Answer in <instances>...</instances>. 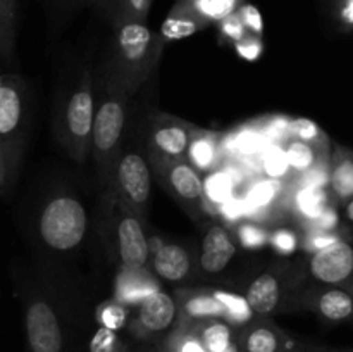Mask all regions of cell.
Returning a JSON list of instances; mask_svg holds the SVG:
<instances>
[{"instance_id":"35","label":"cell","mask_w":353,"mask_h":352,"mask_svg":"<svg viewBox=\"0 0 353 352\" xmlns=\"http://www.w3.org/2000/svg\"><path fill=\"white\" fill-rule=\"evenodd\" d=\"M240 238H241V242H243L245 247L255 248V247H261V245H264L265 235L261 228H255V226H252V224H247V226H243L240 230Z\"/></svg>"},{"instance_id":"22","label":"cell","mask_w":353,"mask_h":352,"mask_svg":"<svg viewBox=\"0 0 353 352\" xmlns=\"http://www.w3.org/2000/svg\"><path fill=\"white\" fill-rule=\"evenodd\" d=\"M286 159H288L290 168L296 169V171H309L312 169V166L316 164V154H314V148L310 147L307 141L296 140L290 144V147L286 148Z\"/></svg>"},{"instance_id":"33","label":"cell","mask_w":353,"mask_h":352,"mask_svg":"<svg viewBox=\"0 0 353 352\" xmlns=\"http://www.w3.org/2000/svg\"><path fill=\"white\" fill-rule=\"evenodd\" d=\"M124 320H126V316L119 306H107L100 314V321L107 330H117V328L123 326Z\"/></svg>"},{"instance_id":"30","label":"cell","mask_w":353,"mask_h":352,"mask_svg":"<svg viewBox=\"0 0 353 352\" xmlns=\"http://www.w3.org/2000/svg\"><path fill=\"white\" fill-rule=\"evenodd\" d=\"M234 145H236L238 152H241L245 155H250L259 152V148L262 147V138L255 131H243V133H240L236 137Z\"/></svg>"},{"instance_id":"26","label":"cell","mask_w":353,"mask_h":352,"mask_svg":"<svg viewBox=\"0 0 353 352\" xmlns=\"http://www.w3.org/2000/svg\"><path fill=\"white\" fill-rule=\"evenodd\" d=\"M190 157L199 166L200 169H207L212 166L214 159H216V148L214 144L207 138H196L190 147Z\"/></svg>"},{"instance_id":"21","label":"cell","mask_w":353,"mask_h":352,"mask_svg":"<svg viewBox=\"0 0 353 352\" xmlns=\"http://www.w3.org/2000/svg\"><path fill=\"white\" fill-rule=\"evenodd\" d=\"M155 141H157L161 150L168 152L171 155H178L188 145V137H186L185 130H181V128L168 126L155 133Z\"/></svg>"},{"instance_id":"37","label":"cell","mask_w":353,"mask_h":352,"mask_svg":"<svg viewBox=\"0 0 353 352\" xmlns=\"http://www.w3.org/2000/svg\"><path fill=\"white\" fill-rule=\"evenodd\" d=\"M223 213L228 219H238V217H241L243 214L250 213V207H248V202H245V200L231 197L226 202H223Z\"/></svg>"},{"instance_id":"23","label":"cell","mask_w":353,"mask_h":352,"mask_svg":"<svg viewBox=\"0 0 353 352\" xmlns=\"http://www.w3.org/2000/svg\"><path fill=\"white\" fill-rule=\"evenodd\" d=\"M203 190L212 202L223 204L233 197V179L226 173H214L205 179Z\"/></svg>"},{"instance_id":"10","label":"cell","mask_w":353,"mask_h":352,"mask_svg":"<svg viewBox=\"0 0 353 352\" xmlns=\"http://www.w3.org/2000/svg\"><path fill=\"white\" fill-rule=\"evenodd\" d=\"M155 269L162 278L178 282L190 271V257L179 245H164L155 254Z\"/></svg>"},{"instance_id":"13","label":"cell","mask_w":353,"mask_h":352,"mask_svg":"<svg viewBox=\"0 0 353 352\" xmlns=\"http://www.w3.org/2000/svg\"><path fill=\"white\" fill-rule=\"evenodd\" d=\"M69 130L76 137H85L90 133L93 124V100L90 93H74L68 106Z\"/></svg>"},{"instance_id":"1","label":"cell","mask_w":353,"mask_h":352,"mask_svg":"<svg viewBox=\"0 0 353 352\" xmlns=\"http://www.w3.org/2000/svg\"><path fill=\"white\" fill-rule=\"evenodd\" d=\"M86 230V214L81 204L69 197L55 199L45 207L40 221L43 240L50 247L65 251L81 242Z\"/></svg>"},{"instance_id":"11","label":"cell","mask_w":353,"mask_h":352,"mask_svg":"<svg viewBox=\"0 0 353 352\" xmlns=\"http://www.w3.org/2000/svg\"><path fill=\"white\" fill-rule=\"evenodd\" d=\"M247 302L252 313L269 314L276 309L279 302V285L274 276L262 275L250 285L247 293Z\"/></svg>"},{"instance_id":"34","label":"cell","mask_w":353,"mask_h":352,"mask_svg":"<svg viewBox=\"0 0 353 352\" xmlns=\"http://www.w3.org/2000/svg\"><path fill=\"white\" fill-rule=\"evenodd\" d=\"M241 23H243L245 28H250L254 33H261L264 24H262V16L254 6L247 3V6L241 7V16H240Z\"/></svg>"},{"instance_id":"5","label":"cell","mask_w":353,"mask_h":352,"mask_svg":"<svg viewBox=\"0 0 353 352\" xmlns=\"http://www.w3.org/2000/svg\"><path fill=\"white\" fill-rule=\"evenodd\" d=\"M119 179L124 192L133 202L143 204L150 193V175L143 159L137 154H130L121 161Z\"/></svg>"},{"instance_id":"36","label":"cell","mask_w":353,"mask_h":352,"mask_svg":"<svg viewBox=\"0 0 353 352\" xmlns=\"http://www.w3.org/2000/svg\"><path fill=\"white\" fill-rule=\"evenodd\" d=\"M272 244L283 254H292L296 248V237L290 230H279L272 237Z\"/></svg>"},{"instance_id":"18","label":"cell","mask_w":353,"mask_h":352,"mask_svg":"<svg viewBox=\"0 0 353 352\" xmlns=\"http://www.w3.org/2000/svg\"><path fill=\"white\" fill-rule=\"evenodd\" d=\"M296 202L300 213L314 221L327 209V195L319 186H305L296 197Z\"/></svg>"},{"instance_id":"44","label":"cell","mask_w":353,"mask_h":352,"mask_svg":"<svg viewBox=\"0 0 353 352\" xmlns=\"http://www.w3.org/2000/svg\"><path fill=\"white\" fill-rule=\"evenodd\" d=\"M176 352H207V351L202 345V342L196 340V338H188V340H185L181 345H179V349Z\"/></svg>"},{"instance_id":"3","label":"cell","mask_w":353,"mask_h":352,"mask_svg":"<svg viewBox=\"0 0 353 352\" xmlns=\"http://www.w3.org/2000/svg\"><path fill=\"white\" fill-rule=\"evenodd\" d=\"M176 316L174 300L164 292H152L141 300L140 323L150 333L168 330Z\"/></svg>"},{"instance_id":"14","label":"cell","mask_w":353,"mask_h":352,"mask_svg":"<svg viewBox=\"0 0 353 352\" xmlns=\"http://www.w3.org/2000/svg\"><path fill=\"white\" fill-rule=\"evenodd\" d=\"M150 38V30L143 24L137 23V21L123 24L119 31V45L123 48V54L130 61H138L147 54Z\"/></svg>"},{"instance_id":"7","label":"cell","mask_w":353,"mask_h":352,"mask_svg":"<svg viewBox=\"0 0 353 352\" xmlns=\"http://www.w3.org/2000/svg\"><path fill=\"white\" fill-rule=\"evenodd\" d=\"M234 255V245L223 228H212L203 240L202 268L209 273H217L228 266Z\"/></svg>"},{"instance_id":"31","label":"cell","mask_w":353,"mask_h":352,"mask_svg":"<svg viewBox=\"0 0 353 352\" xmlns=\"http://www.w3.org/2000/svg\"><path fill=\"white\" fill-rule=\"evenodd\" d=\"M292 130H293V133L299 137V140L307 141V144H309V141L317 140V138L321 137L317 124L314 123V121L305 119V117H302V119H296L295 123H293Z\"/></svg>"},{"instance_id":"47","label":"cell","mask_w":353,"mask_h":352,"mask_svg":"<svg viewBox=\"0 0 353 352\" xmlns=\"http://www.w3.org/2000/svg\"><path fill=\"white\" fill-rule=\"evenodd\" d=\"M224 352H240V351H238V347H236V345H234V344H231L230 347H228L226 351H224Z\"/></svg>"},{"instance_id":"2","label":"cell","mask_w":353,"mask_h":352,"mask_svg":"<svg viewBox=\"0 0 353 352\" xmlns=\"http://www.w3.org/2000/svg\"><path fill=\"white\" fill-rule=\"evenodd\" d=\"M310 273L330 285L347 282L353 275V247L348 242L338 240L319 248L310 261Z\"/></svg>"},{"instance_id":"42","label":"cell","mask_w":353,"mask_h":352,"mask_svg":"<svg viewBox=\"0 0 353 352\" xmlns=\"http://www.w3.org/2000/svg\"><path fill=\"white\" fill-rule=\"evenodd\" d=\"M338 240H340V238H338L336 235L330 233V231L319 230L316 235H314L312 238H310V245H312V247H316L317 251H319V248L326 247V245L333 244V242H338Z\"/></svg>"},{"instance_id":"46","label":"cell","mask_w":353,"mask_h":352,"mask_svg":"<svg viewBox=\"0 0 353 352\" xmlns=\"http://www.w3.org/2000/svg\"><path fill=\"white\" fill-rule=\"evenodd\" d=\"M290 352H330V351H323V349H299V347H295L293 351H290Z\"/></svg>"},{"instance_id":"25","label":"cell","mask_w":353,"mask_h":352,"mask_svg":"<svg viewBox=\"0 0 353 352\" xmlns=\"http://www.w3.org/2000/svg\"><path fill=\"white\" fill-rule=\"evenodd\" d=\"M279 185L274 179H264L252 186L248 193V207H265L278 195Z\"/></svg>"},{"instance_id":"6","label":"cell","mask_w":353,"mask_h":352,"mask_svg":"<svg viewBox=\"0 0 353 352\" xmlns=\"http://www.w3.org/2000/svg\"><path fill=\"white\" fill-rule=\"evenodd\" d=\"M124 114L123 107L117 102H107L100 107L97 113L95 124H93V135H95V145L100 150H109L119 138L123 131Z\"/></svg>"},{"instance_id":"15","label":"cell","mask_w":353,"mask_h":352,"mask_svg":"<svg viewBox=\"0 0 353 352\" xmlns=\"http://www.w3.org/2000/svg\"><path fill=\"white\" fill-rule=\"evenodd\" d=\"M200 26H202V23H200L199 16H196L195 9L178 7V9H174V14H171L164 21L161 33L168 40H181V38L196 33Z\"/></svg>"},{"instance_id":"48","label":"cell","mask_w":353,"mask_h":352,"mask_svg":"<svg viewBox=\"0 0 353 352\" xmlns=\"http://www.w3.org/2000/svg\"><path fill=\"white\" fill-rule=\"evenodd\" d=\"M347 352H353V351H347Z\"/></svg>"},{"instance_id":"29","label":"cell","mask_w":353,"mask_h":352,"mask_svg":"<svg viewBox=\"0 0 353 352\" xmlns=\"http://www.w3.org/2000/svg\"><path fill=\"white\" fill-rule=\"evenodd\" d=\"M199 10L200 14L212 19H224L233 14L234 0H200Z\"/></svg>"},{"instance_id":"20","label":"cell","mask_w":353,"mask_h":352,"mask_svg":"<svg viewBox=\"0 0 353 352\" xmlns=\"http://www.w3.org/2000/svg\"><path fill=\"white\" fill-rule=\"evenodd\" d=\"M221 306L224 307V314L230 317L234 323H247L252 317V309L248 306L247 299L236 295V293H228V292H216L214 293Z\"/></svg>"},{"instance_id":"4","label":"cell","mask_w":353,"mask_h":352,"mask_svg":"<svg viewBox=\"0 0 353 352\" xmlns=\"http://www.w3.org/2000/svg\"><path fill=\"white\" fill-rule=\"evenodd\" d=\"M117 235H119L121 259L124 266L131 269L141 268L147 262L148 244L140 223L134 217H126L121 221Z\"/></svg>"},{"instance_id":"17","label":"cell","mask_w":353,"mask_h":352,"mask_svg":"<svg viewBox=\"0 0 353 352\" xmlns=\"http://www.w3.org/2000/svg\"><path fill=\"white\" fill-rule=\"evenodd\" d=\"M171 183L176 192L185 197V199H196L203 192V185L199 176H196V173L186 164H179L172 168Z\"/></svg>"},{"instance_id":"12","label":"cell","mask_w":353,"mask_h":352,"mask_svg":"<svg viewBox=\"0 0 353 352\" xmlns=\"http://www.w3.org/2000/svg\"><path fill=\"white\" fill-rule=\"evenodd\" d=\"M295 349L292 342H285L272 328H252L241 340V352H290Z\"/></svg>"},{"instance_id":"45","label":"cell","mask_w":353,"mask_h":352,"mask_svg":"<svg viewBox=\"0 0 353 352\" xmlns=\"http://www.w3.org/2000/svg\"><path fill=\"white\" fill-rule=\"evenodd\" d=\"M345 216H347V219L350 221V223H353V199L347 202V207H345Z\"/></svg>"},{"instance_id":"8","label":"cell","mask_w":353,"mask_h":352,"mask_svg":"<svg viewBox=\"0 0 353 352\" xmlns=\"http://www.w3.org/2000/svg\"><path fill=\"white\" fill-rule=\"evenodd\" d=\"M317 311L321 316L331 323H341V321L353 317V293L343 289H331L321 293L317 299Z\"/></svg>"},{"instance_id":"39","label":"cell","mask_w":353,"mask_h":352,"mask_svg":"<svg viewBox=\"0 0 353 352\" xmlns=\"http://www.w3.org/2000/svg\"><path fill=\"white\" fill-rule=\"evenodd\" d=\"M236 48L238 52H240L241 57L248 59V61H254V59H257L259 54H261V43H259L255 38L243 37L241 40H238Z\"/></svg>"},{"instance_id":"32","label":"cell","mask_w":353,"mask_h":352,"mask_svg":"<svg viewBox=\"0 0 353 352\" xmlns=\"http://www.w3.org/2000/svg\"><path fill=\"white\" fill-rule=\"evenodd\" d=\"M103 2L112 3L116 9L131 14V16H143L150 7L152 0H103Z\"/></svg>"},{"instance_id":"9","label":"cell","mask_w":353,"mask_h":352,"mask_svg":"<svg viewBox=\"0 0 353 352\" xmlns=\"http://www.w3.org/2000/svg\"><path fill=\"white\" fill-rule=\"evenodd\" d=\"M330 185L334 195L343 202L353 199V152L338 148L333 159Z\"/></svg>"},{"instance_id":"19","label":"cell","mask_w":353,"mask_h":352,"mask_svg":"<svg viewBox=\"0 0 353 352\" xmlns=\"http://www.w3.org/2000/svg\"><path fill=\"white\" fill-rule=\"evenodd\" d=\"M200 342L207 352H224L233 344V337H231V330L228 324L216 321L203 328Z\"/></svg>"},{"instance_id":"40","label":"cell","mask_w":353,"mask_h":352,"mask_svg":"<svg viewBox=\"0 0 353 352\" xmlns=\"http://www.w3.org/2000/svg\"><path fill=\"white\" fill-rule=\"evenodd\" d=\"M14 0H0V37L6 33L10 26V17H12Z\"/></svg>"},{"instance_id":"41","label":"cell","mask_w":353,"mask_h":352,"mask_svg":"<svg viewBox=\"0 0 353 352\" xmlns=\"http://www.w3.org/2000/svg\"><path fill=\"white\" fill-rule=\"evenodd\" d=\"M316 221H317V226H319V230L331 231L334 226H336L338 216L333 209H330V207H327V209L324 211V213L321 214Z\"/></svg>"},{"instance_id":"24","label":"cell","mask_w":353,"mask_h":352,"mask_svg":"<svg viewBox=\"0 0 353 352\" xmlns=\"http://www.w3.org/2000/svg\"><path fill=\"white\" fill-rule=\"evenodd\" d=\"M186 313L193 317H219L224 316V307L214 295H202L186 304Z\"/></svg>"},{"instance_id":"27","label":"cell","mask_w":353,"mask_h":352,"mask_svg":"<svg viewBox=\"0 0 353 352\" xmlns=\"http://www.w3.org/2000/svg\"><path fill=\"white\" fill-rule=\"evenodd\" d=\"M290 164L288 159H286L285 150H281L279 147H272L265 152L264 155V171L268 173V176H271V179H278L281 176H285V173L288 171Z\"/></svg>"},{"instance_id":"28","label":"cell","mask_w":353,"mask_h":352,"mask_svg":"<svg viewBox=\"0 0 353 352\" xmlns=\"http://www.w3.org/2000/svg\"><path fill=\"white\" fill-rule=\"evenodd\" d=\"M90 352H130L121 345L119 338L114 335L112 330H102L97 331L93 338L90 340Z\"/></svg>"},{"instance_id":"38","label":"cell","mask_w":353,"mask_h":352,"mask_svg":"<svg viewBox=\"0 0 353 352\" xmlns=\"http://www.w3.org/2000/svg\"><path fill=\"white\" fill-rule=\"evenodd\" d=\"M223 30L230 38L241 40V38H243L245 26L243 23H241L240 16H236V14H230V16H226L223 19Z\"/></svg>"},{"instance_id":"16","label":"cell","mask_w":353,"mask_h":352,"mask_svg":"<svg viewBox=\"0 0 353 352\" xmlns=\"http://www.w3.org/2000/svg\"><path fill=\"white\" fill-rule=\"evenodd\" d=\"M21 117L19 95L10 86L0 85V135H9L16 130Z\"/></svg>"},{"instance_id":"43","label":"cell","mask_w":353,"mask_h":352,"mask_svg":"<svg viewBox=\"0 0 353 352\" xmlns=\"http://www.w3.org/2000/svg\"><path fill=\"white\" fill-rule=\"evenodd\" d=\"M340 17L347 26L353 28V0H341Z\"/></svg>"}]
</instances>
